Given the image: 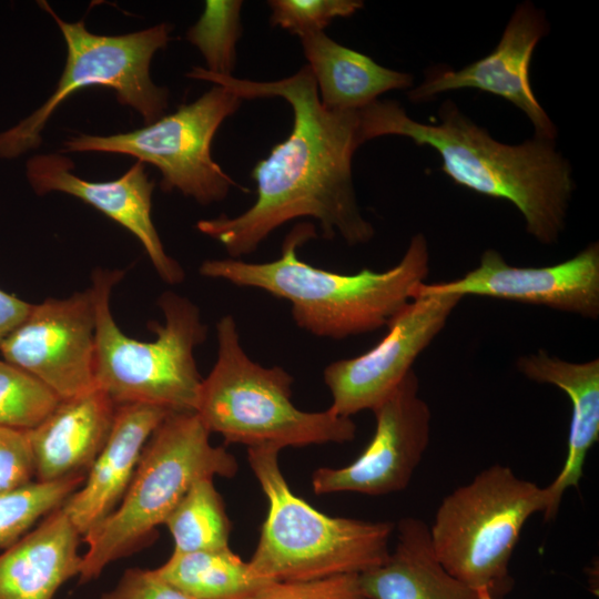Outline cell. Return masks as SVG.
Instances as JSON below:
<instances>
[{
  "mask_svg": "<svg viewBox=\"0 0 599 599\" xmlns=\"http://www.w3.org/2000/svg\"><path fill=\"white\" fill-rule=\"evenodd\" d=\"M369 599H479L475 590L457 580L436 558L429 527L414 517L397 524V541L387 558L358 575Z\"/></svg>",
  "mask_w": 599,
  "mask_h": 599,
  "instance_id": "21",
  "label": "cell"
},
{
  "mask_svg": "<svg viewBox=\"0 0 599 599\" xmlns=\"http://www.w3.org/2000/svg\"><path fill=\"white\" fill-rule=\"evenodd\" d=\"M270 22L298 37L322 32L335 18H347L364 7L361 0H270Z\"/></svg>",
  "mask_w": 599,
  "mask_h": 599,
  "instance_id": "28",
  "label": "cell"
},
{
  "mask_svg": "<svg viewBox=\"0 0 599 599\" xmlns=\"http://www.w3.org/2000/svg\"><path fill=\"white\" fill-rule=\"evenodd\" d=\"M95 322L90 288L32 304L0 343L3 361L30 373L61 399L94 385Z\"/></svg>",
  "mask_w": 599,
  "mask_h": 599,
  "instance_id": "13",
  "label": "cell"
},
{
  "mask_svg": "<svg viewBox=\"0 0 599 599\" xmlns=\"http://www.w3.org/2000/svg\"><path fill=\"white\" fill-rule=\"evenodd\" d=\"M487 296L536 304L596 319L599 316V245L591 243L569 260L542 267L509 265L493 248L464 276L422 283L413 295ZM412 298V300H413Z\"/></svg>",
  "mask_w": 599,
  "mask_h": 599,
  "instance_id": "14",
  "label": "cell"
},
{
  "mask_svg": "<svg viewBox=\"0 0 599 599\" xmlns=\"http://www.w3.org/2000/svg\"><path fill=\"white\" fill-rule=\"evenodd\" d=\"M241 0H207L199 20L187 30L186 39L203 55L209 72L232 75L236 45L242 34Z\"/></svg>",
  "mask_w": 599,
  "mask_h": 599,
  "instance_id": "26",
  "label": "cell"
},
{
  "mask_svg": "<svg viewBox=\"0 0 599 599\" xmlns=\"http://www.w3.org/2000/svg\"><path fill=\"white\" fill-rule=\"evenodd\" d=\"M372 412L376 425L370 441L349 465L315 469L312 488L316 495L385 496L408 486L430 435V409L419 395L414 370Z\"/></svg>",
  "mask_w": 599,
  "mask_h": 599,
  "instance_id": "12",
  "label": "cell"
},
{
  "mask_svg": "<svg viewBox=\"0 0 599 599\" xmlns=\"http://www.w3.org/2000/svg\"><path fill=\"white\" fill-rule=\"evenodd\" d=\"M173 552L220 550L230 547L231 520L213 478L196 480L166 517Z\"/></svg>",
  "mask_w": 599,
  "mask_h": 599,
  "instance_id": "24",
  "label": "cell"
},
{
  "mask_svg": "<svg viewBox=\"0 0 599 599\" xmlns=\"http://www.w3.org/2000/svg\"><path fill=\"white\" fill-rule=\"evenodd\" d=\"M186 77L222 85L242 100L281 98L293 112L288 136L251 171L255 202L236 216L199 221L201 233L217 241L232 258L253 253L280 226L303 217L316 220L325 238L341 237L349 246L374 237L353 182V155L363 144L358 111L326 109L307 64L275 81L219 75L202 67H193Z\"/></svg>",
  "mask_w": 599,
  "mask_h": 599,
  "instance_id": "1",
  "label": "cell"
},
{
  "mask_svg": "<svg viewBox=\"0 0 599 599\" xmlns=\"http://www.w3.org/2000/svg\"><path fill=\"white\" fill-rule=\"evenodd\" d=\"M98 599H191L169 582L155 569H126L116 585Z\"/></svg>",
  "mask_w": 599,
  "mask_h": 599,
  "instance_id": "31",
  "label": "cell"
},
{
  "mask_svg": "<svg viewBox=\"0 0 599 599\" xmlns=\"http://www.w3.org/2000/svg\"><path fill=\"white\" fill-rule=\"evenodd\" d=\"M548 32L545 14L530 2L520 3L488 55L460 70L429 69L424 81L409 90L407 97L414 103H422L447 91L477 89L517 106L531 122L536 138L554 141L557 129L536 99L529 81L535 48Z\"/></svg>",
  "mask_w": 599,
  "mask_h": 599,
  "instance_id": "15",
  "label": "cell"
},
{
  "mask_svg": "<svg viewBox=\"0 0 599 599\" xmlns=\"http://www.w3.org/2000/svg\"><path fill=\"white\" fill-rule=\"evenodd\" d=\"M516 366L528 379L564 390L571 403L567 456L557 477L545 487L544 517L551 520L565 491L579 486L587 455L599 440V361L573 363L539 349L518 358Z\"/></svg>",
  "mask_w": 599,
  "mask_h": 599,
  "instance_id": "19",
  "label": "cell"
},
{
  "mask_svg": "<svg viewBox=\"0 0 599 599\" xmlns=\"http://www.w3.org/2000/svg\"><path fill=\"white\" fill-rule=\"evenodd\" d=\"M34 463L28 432L0 427V493L32 483Z\"/></svg>",
  "mask_w": 599,
  "mask_h": 599,
  "instance_id": "30",
  "label": "cell"
},
{
  "mask_svg": "<svg viewBox=\"0 0 599 599\" xmlns=\"http://www.w3.org/2000/svg\"><path fill=\"white\" fill-rule=\"evenodd\" d=\"M60 400L43 382L0 361V427L29 432L40 425Z\"/></svg>",
  "mask_w": 599,
  "mask_h": 599,
  "instance_id": "27",
  "label": "cell"
},
{
  "mask_svg": "<svg viewBox=\"0 0 599 599\" xmlns=\"http://www.w3.org/2000/svg\"><path fill=\"white\" fill-rule=\"evenodd\" d=\"M73 169V161L62 153L38 154L27 161L26 175L37 194L61 192L75 196L119 223L140 241L165 283L182 282L184 272L166 254L152 222L155 184L145 173L144 163L138 161L121 177L106 182L87 181L75 175Z\"/></svg>",
  "mask_w": 599,
  "mask_h": 599,
  "instance_id": "16",
  "label": "cell"
},
{
  "mask_svg": "<svg viewBox=\"0 0 599 599\" xmlns=\"http://www.w3.org/2000/svg\"><path fill=\"white\" fill-rule=\"evenodd\" d=\"M85 475L37 481L0 493V549H7L82 486Z\"/></svg>",
  "mask_w": 599,
  "mask_h": 599,
  "instance_id": "25",
  "label": "cell"
},
{
  "mask_svg": "<svg viewBox=\"0 0 599 599\" xmlns=\"http://www.w3.org/2000/svg\"><path fill=\"white\" fill-rule=\"evenodd\" d=\"M251 599H369L363 592L358 575H337L303 581H271Z\"/></svg>",
  "mask_w": 599,
  "mask_h": 599,
  "instance_id": "29",
  "label": "cell"
},
{
  "mask_svg": "<svg viewBox=\"0 0 599 599\" xmlns=\"http://www.w3.org/2000/svg\"><path fill=\"white\" fill-rule=\"evenodd\" d=\"M478 593H479V599H494L490 593L485 590V589H479L478 590Z\"/></svg>",
  "mask_w": 599,
  "mask_h": 599,
  "instance_id": "33",
  "label": "cell"
},
{
  "mask_svg": "<svg viewBox=\"0 0 599 599\" xmlns=\"http://www.w3.org/2000/svg\"><path fill=\"white\" fill-rule=\"evenodd\" d=\"M32 304L0 290V343L28 316Z\"/></svg>",
  "mask_w": 599,
  "mask_h": 599,
  "instance_id": "32",
  "label": "cell"
},
{
  "mask_svg": "<svg viewBox=\"0 0 599 599\" xmlns=\"http://www.w3.org/2000/svg\"><path fill=\"white\" fill-rule=\"evenodd\" d=\"M195 413H170L143 448L131 483L114 511L82 538L79 583L99 578L111 562L155 538L156 527L201 478H232L236 458L210 441Z\"/></svg>",
  "mask_w": 599,
  "mask_h": 599,
  "instance_id": "7",
  "label": "cell"
},
{
  "mask_svg": "<svg viewBox=\"0 0 599 599\" xmlns=\"http://www.w3.org/2000/svg\"><path fill=\"white\" fill-rule=\"evenodd\" d=\"M61 30L67 59L50 98L29 116L0 132V159H16L39 148L41 133L55 109L70 95L88 87H106L121 104L133 108L146 124L162 118L169 106V91L150 77L154 53L170 41L166 22L121 35L90 32L83 21L67 22L40 1Z\"/></svg>",
  "mask_w": 599,
  "mask_h": 599,
  "instance_id": "9",
  "label": "cell"
},
{
  "mask_svg": "<svg viewBox=\"0 0 599 599\" xmlns=\"http://www.w3.org/2000/svg\"><path fill=\"white\" fill-rule=\"evenodd\" d=\"M298 38L321 103L328 110L358 111L385 92L413 85L412 74L383 67L324 31Z\"/></svg>",
  "mask_w": 599,
  "mask_h": 599,
  "instance_id": "22",
  "label": "cell"
},
{
  "mask_svg": "<svg viewBox=\"0 0 599 599\" xmlns=\"http://www.w3.org/2000/svg\"><path fill=\"white\" fill-rule=\"evenodd\" d=\"M243 100L222 85H213L191 103L153 123L108 136L81 134L64 142L62 152L125 154L159 169L161 189L179 191L200 204L223 201L241 187L212 158V141L221 124Z\"/></svg>",
  "mask_w": 599,
  "mask_h": 599,
  "instance_id": "10",
  "label": "cell"
},
{
  "mask_svg": "<svg viewBox=\"0 0 599 599\" xmlns=\"http://www.w3.org/2000/svg\"><path fill=\"white\" fill-rule=\"evenodd\" d=\"M115 410L112 399L97 387L61 399L40 425L28 432L34 480L87 475L110 436Z\"/></svg>",
  "mask_w": 599,
  "mask_h": 599,
  "instance_id": "18",
  "label": "cell"
},
{
  "mask_svg": "<svg viewBox=\"0 0 599 599\" xmlns=\"http://www.w3.org/2000/svg\"><path fill=\"white\" fill-rule=\"evenodd\" d=\"M281 447H248L247 460L268 502L267 516L250 561L263 581H303L359 575L382 564L395 529L390 521L325 515L287 485L280 468Z\"/></svg>",
  "mask_w": 599,
  "mask_h": 599,
  "instance_id": "5",
  "label": "cell"
},
{
  "mask_svg": "<svg viewBox=\"0 0 599 599\" xmlns=\"http://www.w3.org/2000/svg\"><path fill=\"white\" fill-rule=\"evenodd\" d=\"M461 300L451 294L415 296L392 318L386 335L374 347L328 364L323 372L332 395L328 408L349 418L373 410L412 370Z\"/></svg>",
  "mask_w": 599,
  "mask_h": 599,
  "instance_id": "11",
  "label": "cell"
},
{
  "mask_svg": "<svg viewBox=\"0 0 599 599\" xmlns=\"http://www.w3.org/2000/svg\"><path fill=\"white\" fill-rule=\"evenodd\" d=\"M82 536L62 506L0 554V599H53L81 570Z\"/></svg>",
  "mask_w": 599,
  "mask_h": 599,
  "instance_id": "20",
  "label": "cell"
},
{
  "mask_svg": "<svg viewBox=\"0 0 599 599\" xmlns=\"http://www.w3.org/2000/svg\"><path fill=\"white\" fill-rule=\"evenodd\" d=\"M171 412L149 404L116 406L108 440L85 479L62 505L82 538L118 507L153 432Z\"/></svg>",
  "mask_w": 599,
  "mask_h": 599,
  "instance_id": "17",
  "label": "cell"
},
{
  "mask_svg": "<svg viewBox=\"0 0 599 599\" xmlns=\"http://www.w3.org/2000/svg\"><path fill=\"white\" fill-rule=\"evenodd\" d=\"M363 143L386 135L434 149L441 171L456 184L510 202L539 243H556L566 225L575 189L571 167L554 141L534 136L520 144L495 140L451 100L438 110L439 122L412 119L395 100H376L358 110Z\"/></svg>",
  "mask_w": 599,
  "mask_h": 599,
  "instance_id": "2",
  "label": "cell"
},
{
  "mask_svg": "<svg viewBox=\"0 0 599 599\" xmlns=\"http://www.w3.org/2000/svg\"><path fill=\"white\" fill-rule=\"evenodd\" d=\"M314 237V225L303 222L285 236L282 254L274 261L206 260L199 271L205 277L257 288L287 301L300 328L332 339L387 326L429 272L428 244L422 233L410 238L393 267L380 272L363 268L354 274L315 267L298 258L296 250Z\"/></svg>",
  "mask_w": 599,
  "mask_h": 599,
  "instance_id": "3",
  "label": "cell"
},
{
  "mask_svg": "<svg viewBox=\"0 0 599 599\" xmlns=\"http://www.w3.org/2000/svg\"><path fill=\"white\" fill-rule=\"evenodd\" d=\"M216 359L203 378L195 414L226 444L248 447H304L344 444L356 435L349 417L304 412L292 402L293 377L283 367H265L244 351L232 315L216 323Z\"/></svg>",
  "mask_w": 599,
  "mask_h": 599,
  "instance_id": "6",
  "label": "cell"
},
{
  "mask_svg": "<svg viewBox=\"0 0 599 599\" xmlns=\"http://www.w3.org/2000/svg\"><path fill=\"white\" fill-rule=\"evenodd\" d=\"M123 271L95 270L90 287L95 322L94 385L116 405L149 404L171 413H195L203 378L194 357L206 337L200 309L173 292L159 301L164 321L149 327L156 337L141 342L116 325L110 301Z\"/></svg>",
  "mask_w": 599,
  "mask_h": 599,
  "instance_id": "4",
  "label": "cell"
},
{
  "mask_svg": "<svg viewBox=\"0 0 599 599\" xmlns=\"http://www.w3.org/2000/svg\"><path fill=\"white\" fill-rule=\"evenodd\" d=\"M155 571L191 599H251L267 583L254 578L247 561H243L230 547L172 552Z\"/></svg>",
  "mask_w": 599,
  "mask_h": 599,
  "instance_id": "23",
  "label": "cell"
},
{
  "mask_svg": "<svg viewBox=\"0 0 599 599\" xmlns=\"http://www.w3.org/2000/svg\"><path fill=\"white\" fill-rule=\"evenodd\" d=\"M547 506L545 487L493 465L443 499L429 527L433 551L457 580L502 599L514 586L509 561L520 532Z\"/></svg>",
  "mask_w": 599,
  "mask_h": 599,
  "instance_id": "8",
  "label": "cell"
}]
</instances>
